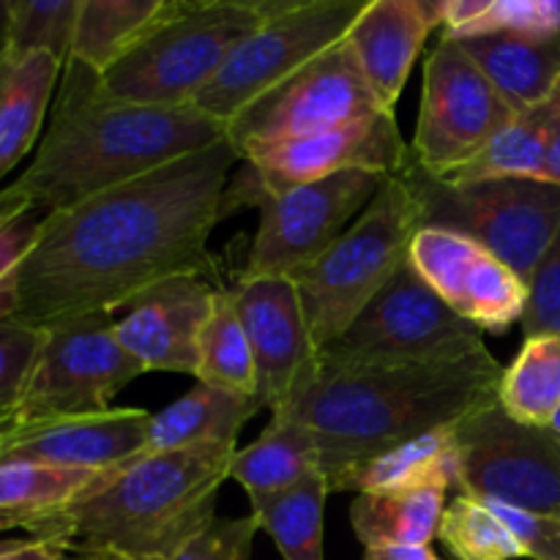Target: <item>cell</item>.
<instances>
[{"label": "cell", "instance_id": "obj_1", "mask_svg": "<svg viewBox=\"0 0 560 560\" xmlns=\"http://www.w3.org/2000/svg\"><path fill=\"white\" fill-rule=\"evenodd\" d=\"M241 162L233 142L189 153L124 186L44 213L16 277L11 320L36 328L115 315L142 290L178 273H206L208 238Z\"/></svg>", "mask_w": 560, "mask_h": 560}, {"label": "cell", "instance_id": "obj_2", "mask_svg": "<svg viewBox=\"0 0 560 560\" xmlns=\"http://www.w3.org/2000/svg\"><path fill=\"white\" fill-rule=\"evenodd\" d=\"M228 124L195 107H153L115 98L102 74L69 60L33 162L14 180L42 213L217 145Z\"/></svg>", "mask_w": 560, "mask_h": 560}, {"label": "cell", "instance_id": "obj_3", "mask_svg": "<svg viewBox=\"0 0 560 560\" xmlns=\"http://www.w3.org/2000/svg\"><path fill=\"white\" fill-rule=\"evenodd\" d=\"M503 366L490 350L421 366H331L315 375L277 416L306 427L320 446L328 485L375 454L421 432L457 424L498 399Z\"/></svg>", "mask_w": 560, "mask_h": 560}, {"label": "cell", "instance_id": "obj_4", "mask_svg": "<svg viewBox=\"0 0 560 560\" xmlns=\"http://www.w3.org/2000/svg\"><path fill=\"white\" fill-rule=\"evenodd\" d=\"M235 448V443H208L131 459L27 534L88 552L173 560L217 520Z\"/></svg>", "mask_w": 560, "mask_h": 560}, {"label": "cell", "instance_id": "obj_5", "mask_svg": "<svg viewBox=\"0 0 560 560\" xmlns=\"http://www.w3.org/2000/svg\"><path fill=\"white\" fill-rule=\"evenodd\" d=\"M419 233V208L399 175L383 180L366 211L337 244L293 277L317 350L348 331L364 306L408 262Z\"/></svg>", "mask_w": 560, "mask_h": 560}, {"label": "cell", "instance_id": "obj_6", "mask_svg": "<svg viewBox=\"0 0 560 560\" xmlns=\"http://www.w3.org/2000/svg\"><path fill=\"white\" fill-rule=\"evenodd\" d=\"M266 16L268 0H180L167 22L104 71V88L124 102L191 107Z\"/></svg>", "mask_w": 560, "mask_h": 560}, {"label": "cell", "instance_id": "obj_7", "mask_svg": "<svg viewBox=\"0 0 560 560\" xmlns=\"http://www.w3.org/2000/svg\"><path fill=\"white\" fill-rule=\"evenodd\" d=\"M419 208V228L452 230L490 249L525 284L560 230V186L498 178L448 184L410 162L399 173Z\"/></svg>", "mask_w": 560, "mask_h": 560}, {"label": "cell", "instance_id": "obj_8", "mask_svg": "<svg viewBox=\"0 0 560 560\" xmlns=\"http://www.w3.org/2000/svg\"><path fill=\"white\" fill-rule=\"evenodd\" d=\"M485 350L479 328L446 306L408 257L348 331L320 350V361L331 366H421Z\"/></svg>", "mask_w": 560, "mask_h": 560}, {"label": "cell", "instance_id": "obj_9", "mask_svg": "<svg viewBox=\"0 0 560 560\" xmlns=\"http://www.w3.org/2000/svg\"><path fill=\"white\" fill-rule=\"evenodd\" d=\"M370 0H268L260 27L241 38L191 107L230 124L255 98L348 38Z\"/></svg>", "mask_w": 560, "mask_h": 560}, {"label": "cell", "instance_id": "obj_10", "mask_svg": "<svg viewBox=\"0 0 560 560\" xmlns=\"http://www.w3.org/2000/svg\"><path fill=\"white\" fill-rule=\"evenodd\" d=\"M408 162L410 145L405 142L394 113H377L301 140L252 148L241 156V170L224 189L219 217L228 219L241 208H257L266 197L350 170L399 175Z\"/></svg>", "mask_w": 560, "mask_h": 560}, {"label": "cell", "instance_id": "obj_11", "mask_svg": "<svg viewBox=\"0 0 560 560\" xmlns=\"http://www.w3.org/2000/svg\"><path fill=\"white\" fill-rule=\"evenodd\" d=\"M145 375L140 361L120 348L115 337V315L77 317L44 328V345L31 372L20 405L0 421L63 419V416L104 413L115 394Z\"/></svg>", "mask_w": 560, "mask_h": 560}, {"label": "cell", "instance_id": "obj_12", "mask_svg": "<svg viewBox=\"0 0 560 560\" xmlns=\"http://www.w3.org/2000/svg\"><path fill=\"white\" fill-rule=\"evenodd\" d=\"M459 495L560 517V441L512 419L498 399L457 421Z\"/></svg>", "mask_w": 560, "mask_h": 560}, {"label": "cell", "instance_id": "obj_13", "mask_svg": "<svg viewBox=\"0 0 560 560\" xmlns=\"http://www.w3.org/2000/svg\"><path fill=\"white\" fill-rule=\"evenodd\" d=\"M386 113L364 80L348 38L255 98L228 124V140L244 156L252 148L323 135Z\"/></svg>", "mask_w": 560, "mask_h": 560}, {"label": "cell", "instance_id": "obj_14", "mask_svg": "<svg viewBox=\"0 0 560 560\" xmlns=\"http://www.w3.org/2000/svg\"><path fill=\"white\" fill-rule=\"evenodd\" d=\"M512 118L514 109L481 74L463 44L441 36L427 55L410 156L421 170L441 178L470 162Z\"/></svg>", "mask_w": 560, "mask_h": 560}, {"label": "cell", "instance_id": "obj_15", "mask_svg": "<svg viewBox=\"0 0 560 560\" xmlns=\"http://www.w3.org/2000/svg\"><path fill=\"white\" fill-rule=\"evenodd\" d=\"M386 178L350 170L260 200V228L241 277H299L366 211Z\"/></svg>", "mask_w": 560, "mask_h": 560}, {"label": "cell", "instance_id": "obj_16", "mask_svg": "<svg viewBox=\"0 0 560 560\" xmlns=\"http://www.w3.org/2000/svg\"><path fill=\"white\" fill-rule=\"evenodd\" d=\"M230 295L255 359L257 399L273 413L310 383L320 364L299 288L288 277H238Z\"/></svg>", "mask_w": 560, "mask_h": 560}, {"label": "cell", "instance_id": "obj_17", "mask_svg": "<svg viewBox=\"0 0 560 560\" xmlns=\"http://www.w3.org/2000/svg\"><path fill=\"white\" fill-rule=\"evenodd\" d=\"M410 262L446 306L481 334H506L523 320L528 284L476 241L452 230L419 228Z\"/></svg>", "mask_w": 560, "mask_h": 560}, {"label": "cell", "instance_id": "obj_18", "mask_svg": "<svg viewBox=\"0 0 560 560\" xmlns=\"http://www.w3.org/2000/svg\"><path fill=\"white\" fill-rule=\"evenodd\" d=\"M219 284L206 273H178L124 304L115 317L120 348L135 355L145 372L197 375V348Z\"/></svg>", "mask_w": 560, "mask_h": 560}, {"label": "cell", "instance_id": "obj_19", "mask_svg": "<svg viewBox=\"0 0 560 560\" xmlns=\"http://www.w3.org/2000/svg\"><path fill=\"white\" fill-rule=\"evenodd\" d=\"M148 421L151 413L142 408H109L104 413L63 416L31 424L0 421V457L109 474L140 457Z\"/></svg>", "mask_w": 560, "mask_h": 560}, {"label": "cell", "instance_id": "obj_20", "mask_svg": "<svg viewBox=\"0 0 560 560\" xmlns=\"http://www.w3.org/2000/svg\"><path fill=\"white\" fill-rule=\"evenodd\" d=\"M443 22V0H370L348 44L377 104L394 113L416 58Z\"/></svg>", "mask_w": 560, "mask_h": 560}, {"label": "cell", "instance_id": "obj_21", "mask_svg": "<svg viewBox=\"0 0 560 560\" xmlns=\"http://www.w3.org/2000/svg\"><path fill=\"white\" fill-rule=\"evenodd\" d=\"M5 42V38H3ZM63 63L49 52H3L0 60V180L38 148Z\"/></svg>", "mask_w": 560, "mask_h": 560}, {"label": "cell", "instance_id": "obj_22", "mask_svg": "<svg viewBox=\"0 0 560 560\" xmlns=\"http://www.w3.org/2000/svg\"><path fill=\"white\" fill-rule=\"evenodd\" d=\"M459 457L457 424L421 432L355 465L331 481V492H402V490H454L457 492Z\"/></svg>", "mask_w": 560, "mask_h": 560}, {"label": "cell", "instance_id": "obj_23", "mask_svg": "<svg viewBox=\"0 0 560 560\" xmlns=\"http://www.w3.org/2000/svg\"><path fill=\"white\" fill-rule=\"evenodd\" d=\"M481 74L506 98L514 115L539 107L560 85V36L536 38L514 33L459 38Z\"/></svg>", "mask_w": 560, "mask_h": 560}, {"label": "cell", "instance_id": "obj_24", "mask_svg": "<svg viewBox=\"0 0 560 560\" xmlns=\"http://www.w3.org/2000/svg\"><path fill=\"white\" fill-rule=\"evenodd\" d=\"M257 410H262L257 399L197 383L184 397L170 402L159 413H151L145 448L140 457L208 446V443H235L244 424L252 416H257Z\"/></svg>", "mask_w": 560, "mask_h": 560}, {"label": "cell", "instance_id": "obj_25", "mask_svg": "<svg viewBox=\"0 0 560 560\" xmlns=\"http://www.w3.org/2000/svg\"><path fill=\"white\" fill-rule=\"evenodd\" d=\"M178 3L180 0H80L69 60L104 74L167 22Z\"/></svg>", "mask_w": 560, "mask_h": 560}, {"label": "cell", "instance_id": "obj_26", "mask_svg": "<svg viewBox=\"0 0 560 560\" xmlns=\"http://www.w3.org/2000/svg\"><path fill=\"white\" fill-rule=\"evenodd\" d=\"M312 474H323L315 435L277 413H271V421L255 443L235 448L230 463V479L238 481L249 498L284 492Z\"/></svg>", "mask_w": 560, "mask_h": 560}, {"label": "cell", "instance_id": "obj_27", "mask_svg": "<svg viewBox=\"0 0 560 560\" xmlns=\"http://www.w3.org/2000/svg\"><path fill=\"white\" fill-rule=\"evenodd\" d=\"M558 109L560 85L539 107L514 115L470 162L459 164L452 173L441 175V180H448V184H470V180L498 178L545 180L547 145H550Z\"/></svg>", "mask_w": 560, "mask_h": 560}, {"label": "cell", "instance_id": "obj_28", "mask_svg": "<svg viewBox=\"0 0 560 560\" xmlns=\"http://www.w3.org/2000/svg\"><path fill=\"white\" fill-rule=\"evenodd\" d=\"M448 506L446 490L361 492L350 503V525L366 550L377 547H430Z\"/></svg>", "mask_w": 560, "mask_h": 560}, {"label": "cell", "instance_id": "obj_29", "mask_svg": "<svg viewBox=\"0 0 560 560\" xmlns=\"http://www.w3.org/2000/svg\"><path fill=\"white\" fill-rule=\"evenodd\" d=\"M326 474H312L301 485L273 495L249 498L257 528L266 530L284 560H326Z\"/></svg>", "mask_w": 560, "mask_h": 560}, {"label": "cell", "instance_id": "obj_30", "mask_svg": "<svg viewBox=\"0 0 560 560\" xmlns=\"http://www.w3.org/2000/svg\"><path fill=\"white\" fill-rule=\"evenodd\" d=\"M498 402L523 424H552L560 410V334L523 339L512 364L503 366Z\"/></svg>", "mask_w": 560, "mask_h": 560}, {"label": "cell", "instance_id": "obj_31", "mask_svg": "<svg viewBox=\"0 0 560 560\" xmlns=\"http://www.w3.org/2000/svg\"><path fill=\"white\" fill-rule=\"evenodd\" d=\"M197 383L257 399V372L230 288H219L197 348ZM260 402V399H257Z\"/></svg>", "mask_w": 560, "mask_h": 560}, {"label": "cell", "instance_id": "obj_32", "mask_svg": "<svg viewBox=\"0 0 560 560\" xmlns=\"http://www.w3.org/2000/svg\"><path fill=\"white\" fill-rule=\"evenodd\" d=\"M104 476L107 474L0 457V509L33 514L38 523L47 514L80 501L85 492L102 485Z\"/></svg>", "mask_w": 560, "mask_h": 560}, {"label": "cell", "instance_id": "obj_33", "mask_svg": "<svg viewBox=\"0 0 560 560\" xmlns=\"http://www.w3.org/2000/svg\"><path fill=\"white\" fill-rule=\"evenodd\" d=\"M438 539L454 560H517L525 558L512 530L495 517L485 501L459 495L443 512Z\"/></svg>", "mask_w": 560, "mask_h": 560}, {"label": "cell", "instance_id": "obj_34", "mask_svg": "<svg viewBox=\"0 0 560 560\" xmlns=\"http://www.w3.org/2000/svg\"><path fill=\"white\" fill-rule=\"evenodd\" d=\"M80 0H9L5 52H49L69 63Z\"/></svg>", "mask_w": 560, "mask_h": 560}, {"label": "cell", "instance_id": "obj_35", "mask_svg": "<svg viewBox=\"0 0 560 560\" xmlns=\"http://www.w3.org/2000/svg\"><path fill=\"white\" fill-rule=\"evenodd\" d=\"M42 219L44 213L14 184L0 189V304L9 306L11 315L16 306V277Z\"/></svg>", "mask_w": 560, "mask_h": 560}, {"label": "cell", "instance_id": "obj_36", "mask_svg": "<svg viewBox=\"0 0 560 560\" xmlns=\"http://www.w3.org/2000/svg\"><path fill=\"white\" fill-rule=\"evenodd\" d=\"M514 33V36H560V0H485L479 16L459 33V38Z\"/></svg>", "mask_w": 560, "mask_h": 560}, {"label": "cell", "instance_id": "obj_37", "mask_svg": "<svg viewBox=\"0 0 560 560\" xmlns=\"http://www.w3.org/2000/svg\"><path fill=\"white\" fill-rule=\"evenodd\" d=\"M42 345L44 328L11 317L0 323V416H9L20 405Z\"/></svg>", "mask_w": 560, "mask_h": 560}, {"label": "cell", "instance_id": "obj_38", "mask_svg": "<svg viewBox=\"0 0 560 560\" xmlns=\"http://www.w3.org/2000/svg\"><path fill=\"white\" fill-rule=\"evenodd\" d=\"M525 337L560 334V230L528 282V306L523 315Z\"/></svg>", "mask_w": 560, "mask_h": 560}, {"label": "cell", "instance_id": "obj_39", "mask_svg": "<svg viewBox=\"0 0 560 560\" xmlns=\"http://www.w3.org/2000/svg\"><path fill=\"white\" fill-rule=\"evenodd\" d=\"M257 530L260 528L252 514L238 520L217 517L173 560H252Z\"/></svg>", "mask_w": 560, "mask_h": 560}, {"label": "cell", "instance_id": "obj_40", "mask_svg": "<svg viewBox=\"0 0 560 560\" xmlns=\"http://www.w3.org/2000/svg\"><path fill=\"white\" fill-rule=\"evenodd\" d=\"M495 517L512 530L523 556L530 560H560V517L550 514L523 512V509L503 506V503H487Z\"/></svg>", "mask_w": 560, "mask_h": 560}, {"label": "cell", "instance_id": "obj_41", "mask_svg": "<svg viewBox=\"0 0 560 560\" xmlns=\"http://www.w3.org/2000/svg\"><path fill=\"white\" fill-rule=\"evenodd\" d=\"M0 560H120L109 552H88L69 541L49 536H27L16 541H0Z\"/></svg>", "mask_w": 560, "mask_h": 560}, {"label": "cell", "instance_id": "obj_42", "mask_svg": "<svg viewBox=\"0 0 560 560\" xmlns=\"http://www.w3.org/2000/svg\"><path fill=\"white\" fill-rule=\"evenodd\" d=\"M364 560H441L430 547H377L364 550Z\"/></svg>", "mask_w": 560, "mask_h": 560}, {"label": "cell", "instance_id": "obj_43", "mask_svg": "<svg viewBox=\"0 0 560 560\" xmlns=\"http://www.w3.org/2000/svg\"><path fill=\"white\" fill-rule=\"evenodd\" d=\"M545 180L560 186V109L556 126H552L550 135V145H547V159H545Z\"/></svg>", "mask_w": 560, "mask_h": 560}, {"label": "cell", "instance_id": "obj_44", "mask_svg": "<svg viewBox=\"0 0 560 560\" xmlns=\"http://www.w3.org/2000/svg\"><path fill=\"white\" fill-rule=\"evenodd\" d=\"M33 525H36V517H33V514L11 512V509H0V534H3V530H14V528L31 530Z\"/></svg>", "mask_w": 560, "mask_h": 560}, {"label": "cell", "instance_id": "obj_45", "mask_svg": "<svg viewBox=\"0 0 560 560\" xmlns=\"http://www.w3.org/2000/svg\"><path fill=\"white\" fill-rule=\"evenodd\" d=\"M5 16H9V0H0V31L5 27Z\"/></svg>", "mask_w": 560, "mask_h": 560}, {"label": "cell", "instance_id": "obj_46", "mask_svg": "<svg viewBox=\"0 0 560 560\" xmlns=\"http://www.w3.org/2000/svg\"><path fill=\"white\" fill-rule=\"evenodd\" d=\"M550 430H552V432H556V435H558V441H560V410H558V416H556V419H552Z\"/></svg>", "mask_w": 560, "mask_h": 560}, {"label": "cell", "instance_id": "obj_47", "mask_svg": "<svg viewBox=\"0 0 560 560\" xmlns=\"http://www.w3.org/2000/svg\"><path fill=\"white\" fill-rule=\"evenodd\" d=\"M3 52H5V42H3V31H0V60H3Z\"/></svg>", "mask_w": 560, "mask_h": 560}, {"label": "cell", "instance_id": "obj_48", "mask_svg": "<svg viewBox=\"0 0 560 560\" xmlns=\"http://www.w3.org/2000/svg\"><path fill=\"white\" fill-rule=\"evenodd\" d=\"M120 560H162V558H120Z\"/></svg>", "mask_w": 560, "mask_h": 560}, {"label": "cell", "instance_id": "obj_49", "mask_svg": "<svg viewBox=\"0 0 560 560\" xmlns=\"http://www.w3.org/2000/svg\"><path fill=\"white\" fill-rule=\"evenodd\" d=\"M0 454H3V446H0Z\"/></svg>", "mask_w": 560, "mask_h": 560}]
</instances>
